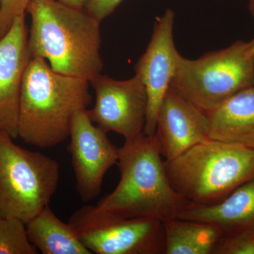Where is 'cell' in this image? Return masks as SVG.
<instances>
[{"mask_svg":"<svg viewBox=\"0 0 254 254\" xmlns=\"http://www.w3.org/2000/svg\"><path fill=\"white\" fill-rule=\"evenodd\" d=\"M26 223L16 218H0V254H38Z\"/></svg>","mask_w":254,"mask_h":254,"instance_id":"obj_17","label":"cell"},{"mask_svg":"<svg viewBox=\"0 0 254 254\" xmlns=\"http://www.w3.org/2000/svg\"><path fill=\"white\" fill-rule=\"evenodd\" d=\"M178 218L212 224L224 236L254 231V175L220 203L191 205Z\"/></svg>","mask_w":254,"mask_h":254,"instance_id":"obj_13","label":"cell"},{"mask_svg":"<svg viewBox=\"0 0 254 254\" xmlns=\"http://www.w3.org/2000/svg\"><path fill=\"white\" fill-rule=\"evenodd\" d=\"M89 83L94 89L95 103L87 111L96 126L106 133L121 135L125 141L143 134L148 100L138 75L118 81L100 73Z\"/></svg>","mask_w":254,"mask_h":254,"instance_id":"obj_8","label":"cell"},{"mask_svg":"<svg viewBox=\"0 0 254 254\" xmlns=\"http://www.w3.org/2000/svg\"><path fill=\"white\" fill-rule=\"evenodd\" d=\"M206 116L209 138L254 150V86L232 95Z\"/></svg>","mask_w":254,"mask_h":254,"instance_id":"obj_14","label":"cell"},{"mask_svg":"<svg viewBox=\"0 0 254 254\" xmlns=\"http://www.w3.org/2000/svg\"><path fill=\"white\" fill-rule=\"evenodd\" d=\"M89 83L56 72L46 60L31 58L21 86L18 138L40 148L66 141L75 114L91 103Z\"/></svg>","mask_w":254,"mask_h":254,"instance_id":"obj_3","label":"cell"},{"mask_svg":"<svg viewBox=\"0 0 254 254\" xmlns=\"http://www.w3.org/2000/svg\"><path fill=\"white\" fill-rule=\"evenodd\" d=\"M31 0H0V38L4 36L16 18L26 14Z\"/></svg>","mask_w":254,"mask_h":254,"instance_id":"obj_19","label":"cell"},{"mask_svg":"<svg viewBox=\"0 0 254 254\" xmlns=\"http://www.w3.org/2000/svg\"><path fill=\"white\" fill-rule=\"evenodd\" d=\"M31 60L25 15L15 19L0 38V130L18 138L20 95Z\"/></svg>","mask_w":254,"mask_h":254,"instance_id":"obj_11","label":"cell"},{"mask_svg":"<svg viewBox=\"0 0 254 254\" xmlns=\"http://www.w3.org/2000/svg\"><path fill=\"white\" fill-rule=\"evenodd\" d=\"M117 165L120 182L95 205L100 211L124 218H148L165 222L178 218L193 205L170 185L154 136L143 133L125 141Z\"/></svg>","mask_w":254,"mask_h":254,"instance_id":"obj_2","label":"cell"},{"mask_svg":"<svg viewBox=\"0 0 254 254\" xmlns=\"http://www.w3.org/2000/svg\"><path fill=\"white\" fill-rule=\"evenodd\" d=\"M32 245L43 254H91L69 223L46 207L26 224Z\"/></svg>","mask_w":254,"mask_h":254,"instance_id":"obj_15","label":"cell"},{"mask_svg":"<svg viewBox=\"0 0 254 254\" xmlns=\"http://www.w3.org/2000/svg\"><path fill=\"white\" fill-rule=\"evenodd\" d=\"M14 140L0 130V218H16L27 224L50 205L59 184L60 165Z\"/></svg>","mask_w":254,"mask_h":254,"instance_id":"obj_6","label":"cell"},{"mask_svg":"<svg viewBox=\"0 0 254 254\" xmlns=\"http://www.w3.org/2000/svg\"><path fill=\"white\" fill-rule=\"evenodd\" d=\"M250 10L252 14L254 16V0H250Z\"/></svg>","mask_w":254,"mask_h":254,"instance_id":"obj_22","label":"cell"},{"mask_svg":"<svg viewBox=\"0 0 254 254\" xmlns=\"http://www.w3.org/2000/svg\"><path fill=\"white\" fill-rule=\"evenodd\" d=\"M175 12L168 9L157 18L144 54L135 66L146 91V118L143 133L154 136L160 105L175 74L177 55L173 38Z\"/></svg>","mask_w":254,"mask_h":254,"instance_id":"obj_10","label":"cell"},{"mask_svg":"<svg viewBox=\"0 0 254 254\" xmlns=\"http://www.w3.org/2000/svg\"><path fill=\"white\" fill-rule=\"evenodd\" d=\"M68 137L76 190L81 200L88 203L101 192L105 175L118 162L120 148L106 132L95 126L87 109L75 114Z\"/></svg>","mask_w":254,"mask_h":254,"instance_id":"obj_9","label":"cell"},{"mask_svg":"<svg viewBox=\"0 0 254 254\" xmlns=\"http://www.w3.org/2000/svg\"><path fill=\"white\" fill-rule=\"evenodd\" d=\"M208 134L206 115L170 86L159 110L155 133L162 156L173 160L208 139Z\"/></svg>","mask_w":254,"mask_h":254,"instance_id":"obj_12","label":"cell"},{"mask_svg":"<svg viewBox=\"0 0 254 254\" xmlns=\"http://www.w3.org/2000/svg\"><path fill=\"white\" fill-rule=\"evenodd\" d=\"M214 254H254V231L224 236Z\"/></svg>","mask_w":254,"mask_h":254,"instance_id":"obj_18","label":"cell"},{"mask_svg":"<svg viewBox=\"0 0 254 254\" xmlns=\"http://www.w3.org/2000/svg\"><path fill=\"white\" fill-rule=\"evenodd\" d=\"M68 223L95 254H165L164 223L148 218H124L85 205Z\"/></svg>","mask_w":254,"mask_h":254,"instance_id":"obj_7","label":"cell"},{"mask_svg":"<svg viewBox=\"0 0 254 254\" xmlns=\"http://www.w3.org/2000/svg\"><path fill=\"white\" fill-rule=\"evenodd\" d=\"M123 0H88L84 9L101 22L121 4Z\"/></svg>","mask_w":254,"mask_h":254,"instance_id":"obj_20","label":"cell"},{"mask_svg":"<svg viewBox=\"0 0 254 254\" xmlns=\"http://www.w3.org/2000/svg\"><path fill=\"white\" fill-rule=\"evenodd\" d=\"M250 52L252 55H254V38L252 41H250Z\"/></svg>","mask_w":254,"mask_h":254,"instance_id":"obj_23","label":"cell"},{"mask_svg":"<svg viewBox=\"0 0 254 254\" xmlns=\"http://www.w3.org/2000/svg\"><path fill=\"white\" fill-rule=\"evenodd\" d=\"M164 163L174 190L195 205L220 203L254 175V150L211 138Z\"/></svg>","mask_w":254,"mask_h":254,"instance_id":"obj_4","label":"cell"},{"mask_svg":"<svg viewBox=\"0 0 254 254\" xmlns=\"http://www.w3.org/2000/svg\"><path fill=\"white\" fill-rule=\"evenodd\" d=\"M250 42L189 60L179 53L170 87L205 115L245 88L254 86V55Z\"/></svg>","mask_w":254,"mask_h":254,"instance_id":"obj_5","label":"cell"},{"mask_svg":"<svg viewBox=\"0 0 254 254\" xmlns=\"http://www.w3.org/2000/svg\"><path fill=\"white\" fill-rule=\"evenodd\" d=\"M64 4L76 8V9H84L85 5L88 2V0H56Z\"/></svg>","mask_w":254,"mask_h":254,"instance_id":"obj_21","label":"cell"},{"mask_svg":"<svg viewBox=\"0 0 254 254\" xmlns=\"http://www.w3.org/2000/svg\"><path fill=\"white\" fill-rule=\"evenodd\" d=\"M165 254H214L223 234L205 222L175 218L163 222Z\"/></svg>","mask_w":254,"mask_h":254,"instance_id":"obj_16","label":"cell"},{"mask_svg":"<svg viewBox=\"0 0 254 254\" xmlns=\"http://www.w3.org/2000/svg\"><path fill=\"white\" fill-rule=\"evenodd\" d=\"M31 58L48 62L56 72L88 81L101 73L100 21L84 9L56 0H31L26 9Z\"/></svg>","mask_w":254,"mask_h":254,"instance_id":"obj_1","label":"cell"}]
</instances>
